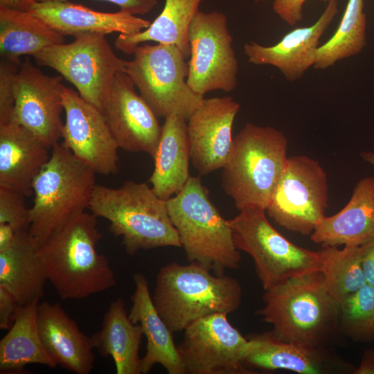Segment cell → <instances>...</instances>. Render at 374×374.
Segmentation results:
<instances>
[{
  "instance_id": "1",
  "label": "cell",
  "mask_w": 374,
  "mask_h": 374,
  "mask_svg": "<svg viewBox=\"0 0 374 374\" xmlns=\"http://www.w3.org/2000/svg\"><path fill=\"white\" fill-rule=\"evenodd\" d=\"M97 218L84 211L38 245L47 280L62 300H82L116 283L108 259L97 250Z\"/></svg>"
},
{
  "instance_id": "2",
  "label": "cell",
  "mask_w": 374,
  "mask_h": 374,
  "mask_svg": "<svg viewBox=\"0 0 374 374\" xmlns=\"http://www.w3.org/2000/svg\"><path fill=\"white\" fill-rule=\"evenodd\" d=\"M152 299L168 327L178 332L209 315L235 312L242 287L235 278L212 274L200 264L174 262L158 271Z\"/></svg>"
},
{
  "instance_id": "3",
  "label": "cell",
  "mask_w": 374,
  "mask_h": 374,
  "mask_svg": "<svg viewBox=\"0 0 374 374\" xmlns=\"http://www.w3.org/2000/svg\"><path fill=\"white\" fill-rule=\"evenodd\" d=\"M88 209L109 222V231L122 238L130 256L140 250L182 247L167 201L146 183L126 181L118 188L96 184Z\"/></svg>"
},
{
  "instance_id": "4",
  "label": "cell",
  "mask_w": 374,
  "mask_h": 374,
  "mask_svg": "<svg viewBox=\"0 0 374 374\" xmlns=\"http://www.w3.org/2000/svg\"><path fill=\"white\" fill-rule=\"evenodd\" d=\"M262 300L258 315L284 341L320 346L339 321V303L326 290L321 271L265 290Z\"/></svg>"
},
{
  "instance_id": "5",
  "label": "cell",
  "mask_w": 374,
  "mask_h": 374,
  "mask_svg": "<svg viewBox=\"0 0 374 374\" xmlns=\"http://www.w3.org/2000/svg\"><path fill=\"white\" fill-rule=\"evenodd\" d=\"M287 147L283 132L271 126L249 123L233 138L222 186L239 211L248 206L266 210L286 166Z\"/></svg>"
},
{
  "instance_id": "6",
  "label": "cell",
  "mask_w": 374,
  "mask_h": 374,
  "mask_svg": "<svg viewBox=\"0 0 374 374\" xmlns=\"http://www.w3.org/2000/svg\"><path fill=\"white\" fill-rule=\"evenodd\" d=\"M167 205L189 262L200 264L216 275L239 267L241 257L229 221L211 201L200 177L190 176Z\"/></svg>"
},
{
  "instance_id": "7",
  "label": "cell",
  "mask_w": 374,
  "mask_h": 374,
  "mask_svg": "<svg viewBox=\"0 0 374 374\" xmlns=\"http://www.w3.org/2000/svg\"><path fill=\"white\" fill-rule=\"evenodd\" d=\"M34 179L29 233L37 245L89 208L96 172L62 143Z\"/></svg>"
},
{
  "instance_id": "8",
  "label": "cell",
  "mask_w": 374,
  "mask_h": 374,
  "mask_svg": "<svg viewBox=\"0 0 374 374\" xmlns=\"http://www.w3.org/2000/svg\"><path fill=\"white\" fill-rule=\"evenodd\" d=\"M265 212L259 206H248L229 220L236 248L253 258L264 290L320 271L321 250L311 251L288 240L269 222Z\"/></svg>"
},
{
  "instance_id": "9",
  "label": "cell",
  "mask_w": 374,
  "mask_h": 374,
  "mask_svg": "<svg viewBox=\"0 0 374 374\" xmlns=\"http://www.w3.org/2000/svg\"><path fill=\"white\" fill-rule=\"evenodd\" d=\"M126 62L125 73L157 117L176 114L187 121L202 96L187 83L186 57L172 44H140Z\"/></svg>"
},
{
  "instance_id": "10",
  "label": "cell",
  "mask_w": 374,
  "mask_h": 374,
  "mask_svg": "<svg viewBox=\"0 0 374 374\" xmlns=\"http://www.w3.org/2000/svg\"><path fill=\"white\" fill-rule=\"evenodd\" d=\"M72 84L80 96L100 109L127 60L114 52L105 35L84 34L70 43L48 46L33 56Z\"/></svg>"
},
{
  "instance_id": "11",
  "label": "cell",
  "mask_w": 374,
  "mask_h": 374,
  "mask_svg": "<svg viewBox=\"0 0 374 374\" xmlns=\"http://www.w3.org/2000/svg\"><path fill=\"white\" fill-rule=\"evenodd\" d=\"M328 202L326 171L317 161L298 155L288 157L266 211L279 226L310 235L325 215Z\"/></svg>"
},
{
  "instance_id": "12",
  "label": "cell",
  "mask_w": 374,
  "mask_h": 374,
  "mask_svg": "<svg viewBox=\"0 0 374 374\" xmlns=\"http://www.w3.org/2000/svg\"><path fill=\"white\" fill-rule=\"evenodd\" d=\"M190 60L187 83L204 96L214 90L232 91L238 82V61L226 15L217 10L199 11L188 33Z\"/></svg>"
},
{
  "instance_id": "13",
  "label": "cell",
  "mask_w": 374,
  "mask_h": 374,
  "mask_svg": "<svg viewBox=\"0 0 374 374\" xmlns=\"http://www.w3.org/2000/svg\"><path fill=\"white\" fill-rule=\"evenodd\" d=\"M247 344L227 314L216 313L185 329L177 348L184 374H249L242 363Z\"/></svg>"
},
{
  "instance_id": "14",
  "label": "cell",
  "mask_w": 374,
  "mask_h": 374,
  "mask_svg": "<svg viewBox=\"0 0 374 374\" xmlns=\"http://www.w3.org/2000/svg\"><path fill=\"white\" fill-rule=\"evenodd\" d=\"M62 80L60 75L45 74L28 58L21 62L15 78L11 122L30 131L50 148L62 138Z\"/></svg>"
},
{
  "instance_id": "15",
  "label": "cell",
  "mask_w": 374,
  "mask_h": 374,
  "mask_svg": "<svg viewBox=\"0 0 374 374\" xmlns=\"http://www.w3.org/2000/svg\"><path fill=\"white\" fill-rule=\"evenodd\" d=\"M62 98L65 121L61 143L96 174L116 173L119 147L102 112L65 86Z\"/></svg>"
},
{
  "instance_id": "16",
  "label": "cell",
  "mask_w": 374,
  "mask_h": 374,
  "mask_svg": "<svg viewBox=\"0 0 374 374\" xmlns=\"http://www.w3.org/2000/svg\"><path fill=\"white\" fill-rule=\"evenodd\" d=\"M100 110L119 148L154 157L162 126L150 106L136 92L134 83L125 72L116 76Z\"/></svg>"
},
{
  "instance_id": "17",
  "label": "cell",
  "mask_w": 374,
  "mask_h": 374,
  "mask_svg": "<svg viewBox=\"0 0 374 374\" xmlns=\"http://www.w3.org/2000/svg\"><path fill=\"white\" fill-rule=\"evenodd\" d=\"M240 104L231 96L202 100L188 120L190 161L200 175L226 164L233 138L232 128Z\"/></svg>"
},
{
  "instance_id": "18",
  "label": "cell",
  "mask_w": 374,
  "mask_h": 374,
  "mask_svg": "<svg viewBox=\"0 0 374 374\" xmlns=\"http://www.w3.org/2000/svg\"><path fill=\"white\" fill-rule=\"evenodd\" d=\"M337 12V0H330L315 23L293 29L277 44L266 46L254 42L246 43L244 52L248 62L256 65L273 66L288 81L301 78L309 68L314 66L319 39Z\"/></svg>"
},
{
  "instance_id": "19",
  "label": "cell",
  "mask_w": 374,
  "mask_h": 374,
  "mask_svg": "<svg viewBox=\"0 0 374 374\" xmlns=\"http://www.w3.org/2000/svg\"><path fill=\"white\" fill-rule=\"evenodd\" d=\"M28 12L63 36L112 33L133 35L146 29L151 24L121 10L100 12L69 0L33 1Z\"/></svg>"
},
{
  "instance_id": "20",
  "label": "cell",
  "mask_w": 374,
  "mask_h": 374,
  "mask_svg": "<svg viewBox=\"0 0 374 374\" xmlns=\"http://www.w3.org/2000/svg\"><path fill=\"white\" fill-rule=\"evenodd\" d=\"M38 327L43 344L57 366L89 374L94 363L91 337L82 332L58 303H39Z\"/></svg>"
},
{
  "instance_id": "21",
  "label": "cell",
  "mask_w": 374,
  "mask_h": 374,
  "mask_svg": "<svg viewBox=\"0 0 374 374\" xmlns=\"http://www.w3.org/2000/svg\"><path fill=\"white\" fill-rule=\"evenodd\" d=\"M310 238L322 247L362 246L374 240V177L358 181L346 205L324 215Z\"/></svg>"
},
{
  "instance_id": "22",
  "label": "cell",
  "mask_w": 374,
  "mask_h": 374,
  "mask_svg": "<svg viewBox=\"0 0 374 374\" xmlns=\"http://www.w3.org/2000/svg\"><path fill=\"white\" fill-rule=\"evenodd\" d=\"M49 148L15 123L0 125V187L32 195L34 179L50 159Z\"/></svg>"
},
{
  "instance_id": "23",
  "label": "cell",
  "mask_w": 374,
  "mask_h": 374,
  "mask_svg": "<svg viewBox=\"0 0 374 374\" xmlns=\"http://www.w3.org/2000/svg\"><path fill=\"white\" fill-rule=\"evenodd\" d=\"M242 363L246 367L285 370L301 374L328 373L337 365L319 346L284 341L271 331L248 338Z\"/></svg>"
},
{
  "instance_id": "24",
  "label": "cell",
  "mask_w": 374,
  "mask_h": 374,
  "mask_svg": "<svg viewBox=\"0 0 374 374\" xmlns=\"http://www.w3.org/2000/svg\"><path fill=\"white\" fill-rule=\"evenodd\" d=\"M133 280L135 289L128 315L134 323L141 325L147 339L146 353L141 358V373H149L156 364H159L168 374H184L173 332L154 305L146 277L136 273Z\"/></svg>"
},
{
  "instance_id": "25",
  "label": "cell",
  "mask_w": 374,
  "mask_h": 374,
  "mask_svg": "<svg viewBox=\"0 0 374 374\" xmlns=\"http://www.w3.org/2000/svg\"><path fill=\"white\" fill-rule=\"evenodd\" d=\"M187 121L172 114L165 118L149 181L154 193L168 200L185 186L189 175L190 145Z\"/></svg>"
},
{
  "instance_id": "26",
  "label": "cell",
  "mask_w": 374,
  "mask_h": 374,
  "mask_svg": "<svg viewBox=\"0 0 374 374\" xmlns=\"http://www.w3.org/2000/svg\"><path fill=\"white\" fill-rule=\"evenodd\" d=\"M46 280L38 245L29 231L19 232L10 244L0 249V285L21 305L39 300Z\"/></svg>"
},
{
  "instance_id": "27",
  "label": "cell",
  "mask_w": 374,
  "mask_h": 374,
  "mask_svg": "<svg viewBox=\"0 0 374 374\" xmlns=\"http://www.w3.org/2000/svg\"><path fill=\"white\" fill-rule=\"evenodd\" d=\"M143 336L141 325L131 321L123 299L118 298L110 303L101 328L91 339L102 356L112 357L117 374H141L139 352Z\"/></svg>"
},
{
  "instance_id": "28",
  "label": "cell",
  "mask_w": 374,
  "mask_h": 374,
  "mask_svg": "<svg viewBox=\"0 0 374 374\" xmlns=\"http://www.w3.org/2000/svg\"><path fill=\"white\" fill-rule=\"evenodd\" d=\"M35 300L22 305L8 332L0 340V373H15L30 364L55 368L57 364L46 349L38 327Z\"/></svg>"
},
{
  "instance_id": "29",
  "label": "cell",
  "mask_w": 374,
  "mask_h": 374,
  "mask_svg": "<svg viewBox=\"0 0 374 374\" xmlns=\"http://www.w3.org/2000/svg\"><path fill=\"white\" fill-rule=\"evenodd\" d=\"M202 1L165 0L162 11L148 28L133 35L119 34L115 48L130 55L142 43L153 41L176 46L187 58L190 53L189 29Z\"/></svg>"
},
{
  "instance_id": "30",
  "label": "cell",
  "mask_w": 374,
  "mask_h": 374,
  "mask_svg": "<svg viewBox=\"0 0 374 374\" xmlns=\"http://www.w3.org/2000/svg\"><path fill=\"white\" fill-rule=\"evenodd\" d=\"M64 42V36L30 12L0 7L1 58L20 63L23 55L33 57Z\"/></svg>"
},
{
  "instance_id": "31",
  "label": "cell",
  "mask_w": 374,
  "mask_h": 374,
  "mask_svg": "<svg viewBox=\"0 0 374 374\" xmlns=\"http://www.w3.org/2000/svg\"><path fill=\"white\" fill-rule=\"evenodd\" d=\"M366 45V16L364 0H348L333 35L319 46L314 67L324 70L337 62L357 55Z\"/></svg>"
},
{
  "instance_id": "32",
  "label": "cell",
  "mask_w": 374,
  "mask_h": 374,
  "mask_svg": "<svg viewBox=\"0 0 374 374\" xmlns=\"http://www.w3.org/2000/svg\"><path fill=\"white\" fill-rule=\"evenodd\" d=\"M320 271L323 285L339 303L366 284L362 267V245L323 247Z\"/></svg>"
},
{
  "instance_id": "33",
  "label": "cell",
  "mask_w": 374,
  "mask_h": 374,
  "mask_svg": "<svg viewBox=\"0 0 374 374\" xmlns=\"http://www.w3.org/2000/svg\"><path fill=\"white\" fill-rule=\"evenodd\" d=\"M339 321L345 332L362 341L374 338V287L366 284L339 303Z\"/></svg>"
},
{
  "instance_id": "34",
  "label": "cell",
  "mask_w": 374,
  "mask_h": 374,
  "mask_svg": "<svg viewBox=\"0 0 374 374\" xmlns=\"http://www.w3.org/2000/svg\"><path fill=\"white\" fill-rule=\"evenodd\" d=\"M24 197L15 190L0 187V224H8L18 232L29 231L30 208Z\"/></svg>"
},
{
  "instance_id": "35",
  "label": "cell",
  "mask_w": 374,
  "mask_h": 374,
  "mask_svg": "<svg viewBox=\"0 0 374 374\" xmlns=\"http://www.w3.org/2000/svg\"><path fill=\"white\" fill-rule=\"evenodd\" d=\"M21 62L1 58L0 125L9 123L12 121L15 105L14 82Z\"/></svg>"
},
{
  "instance_id": "36",
  "label": "cell",
  "mask_w": 374,
  "mask_h": 374,
  "mask_svg": "<svg viewBox=\"0 0 374 374\" xmlns=\"http://www.w3.org/2000/svg\"><path fill=\"white\" fill-rule=\"evenodd\" d=\"M306 0H273V10L286 24L294 26L303 19V6ZM328 3L330 0H322Z\"/></svg>"
},
{
  "instance_id": "37",
  "label": "cell",
  "mask_w": 374,
  "mask_h": 374,
  "mask_svg": "<svg viewBox=\"0 0 374 374\" xmlns=\"http://www.w3.org/2000/svg\"><path fill=\"white\" fill-rule=\"evenodd\" d=\"M22 305L7 289L0 285V328L9 330Z\"/></svg>"
},
{
  "instance_id": "38",
  "label": "cell",
  "mask_w": 374,
  "mask_h": 374,
  "mask_svg": "<svg viewBox=\"0 0 374 374\" xmlns=\"http://www.w3.org/2000/svg\"><path fill=\"white\" fill-rule=\"evenodd\" d=\"M45 1H67V0H34ZM112 3L118 6L120 10L131 15H145L151 12L157 4V0H100Z\"/></svg>"
},
{
  "instance_id": "39",
  "label": "cell",
  "mask_w": 374,
  "mask_h": 374,
  "mask_svg": "<svg viewBox=\"0 0 374 374\" xmlns=\"http://www.w3.org/2000/svg\"><path fill=\"white\" fill-rule=\"evenodd\" d=\"M362 267L366 284L374 287V240L362 245Z\"/></svg>"
},
{
  "instance_id": "40",
  "label": "cell",
  "mask_w": 374,
  "mask_h": 374,
  "mask_svg": "<svg viewBox=\"0 0 374 374\" xmlns=\"http://www.w3.org/2000/svg\"><path fill=\"white\" fill-rule=\"evenodd\" d=\"M355 374H374V350L365 351L360 365L354 371Z\"/></svg>"
},
{
  "instance_id": "41",
  "label": "cell",
  "mask_w": 374,
  "mask_h": 374,
  "mask_svg": "<svg viewBox=\"0 0 374 374\" xmlns=\"http://www.w3.org/2000/svg\"><path fill=\"white\" fill-rule=\"evenodd\" d=\"M18 233L8 224H0V249L10 244L15 240Z\"/></svg>"
},
{
  "instance_id": "42",
  "label": "cell",
  "mask_w": 374,
  "mask_h": 374,
  "mask_svg": "<svg viewBox=\"0 0 374 374\" xmlns=\"http://www.w3.org/2000/svg\"><path fill=\"white\" fill-rule=\"evenodd\" d=\"M34 0H0V7L17 11H29Z\"/></svg>"
},
{
  "instance_id": "43",
  "label": "cell",
  "mask_w": 374,
  "mask_h": 374,
  "mask_svg": "<svg viewBox=\"0 0 374 374\" xmlns=\"http://www.w3.org/2000/svg\"><path fill=\"white\" fill-rule=\"evenodd\" d=\"M362 159L366 163L374 166V152L364 151L359 154Z\"/></svg>"
},
{
  "instance_id": "44",
  "label": "cell",
  "mask_w": 374,
  "mask_h": 374,
  "mask_svg": "<svg viewBox=\"0 0 374 374\" xmlns=\"http://www.w3.org/2000/svg\"><path fill=\"white\" fill-rule=\"evenodd\" d=\"M256 1H265V0H255Z\"/></svg>"
}]
</instances>
